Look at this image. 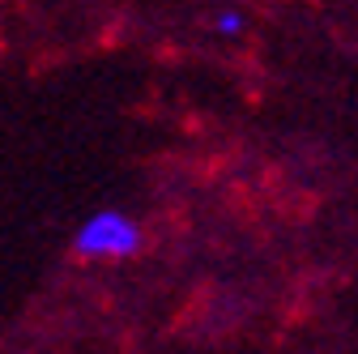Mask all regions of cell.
Returning <instances> with one entry per match:
<instances>
[{"label": "cell", "mask_w": 358, "mask_h": 354, "mask_svg": "<svg viewBox=\"0 0 358 354\" xmlns=\"http://www.w3.org/2000/svg\"><path fill=\"white\" fill-rule=\"evenodd\" d=\"M145 243L141 222L128 218L124 209H94L85 222L73 231V252L81 260H128Z\"/></svg>", "instance_id": "6da1fadb"}, {"label": "cell", "mask_w": 358, "mask_h": 354, "mask_svg": "<svg viewBox=\"0 0 358 354\" xmlns=\"http://www.w3.org/2000/svg\"><path fill=\"white\" fill-rule=\"evenodd\" d=\"M209 26H213V34H222V38H235V34H243L248 17H243L239 9H217V13L209 17Z\"/></svg>", "instance_id": "7a4b0ae2"}]
</instances>
